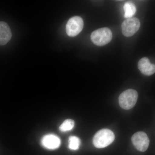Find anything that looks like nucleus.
I'll return each mask as SVG.
<instances>
[{
	"mask_svg": "<svg viewBox=\"0 0 155 155\" xmlns=\"http://www.w3.org/2000/svg\"><path fill=\"white\" fill-rule=\"evenodd\" d=\"M115 140V134L112 130L108 129H103L96 133L93 143L97 148H103L111 144Z\"/></svg>",
	"mask_w": 155,
	"mask_h": 155,
	"instance_id": "obj_1",
	"label": "nucleus"
},
{
	"mask_svg": "<svg viewBox=\"0 0 155 155\" xmlns=\"http://www.w3.org/2000/svg\"><path fill=\"white\" fill-rule=\"evenodd\" d=\"M138 98V93L134 89L127 90L119 96V105L124 110L132 109L135 106Z\"/></svg>",
	"mask_w": 155,
	"mask_h": 155,
	"instance_id": "obj_2",
	"label": "nucleus"
},
{
	"mask_svg": "<svg viewBox=\"0 0 155 155\" xmlns=\"http://www.w3.org/2000/svg\"><path fill=\"white\" fill-rule=\"evenodd\" d=\"M91 38L94 44L98 46H102L111 41L113 35L110 29L105 27L95 30L92 33Z\"/></svg>",
	"mask_w": 155,
	"mask_h": 155,
	"instance_id": "obj_3",
	"label": "nucleus"
},
{
	"mask_svg": "<svg viewBox=\"0 0 155 155\" xmlns=\"http://www.w3.org/2000/svg\"><path fill=\"white\" fill-rule=\"evenodd\" d=\"M84 22L82 18L75 16L68 20L66 26V31L69 37L77 36L81 32L83 28Z\"/></svg>",
	"mask_w": 155,
	"mask_h": 155,
	"instance_id": "obj_4",
	"label": "nucleus"
},
{
	"mask_svg": "<svg viewBox=\"0 0 155 155\" xmlns=\"http://www.w3.org/2000/svg\"><path fill=\"white\" fill-rule=\"evenodd\" d=\"M140 26L139 19L135 17L125 19L122 25V32L126 37H131L138 31Z\"/></svg>",
	"mask_w": 155,
	"mask_h": 155,
	"instance_id": "obj_5",
	"label": "nucleus"
},
{
	"mask_svg": "<svg viewBox=\"0 0 155 155\" xmlns=\"http://www.w3.org/2000/svg\"><path fill=\"white\" fill-rule=\"evenodd\" d=\"M131 141L136 148L139 151H146L150 144V140L147 135L143 131L134 134L131 137Z\"/></svg>",
	"mask_w": 155,
	"mask_h": 155,
	"instance_id": "obj_6",
	"label": "nucleus"
},
{
	"mask_svg": "<svg viewBox=\"0 0 155 155\" xmlns=\"http://www.w3.org/2000/svg\"><path fill=\"white\" fill-rule=\"evenodd\" d=\"M41 144L43 147L47 149L55 150L60 146L61 141L57 136L48 134L45 135L41 139Z\"/></svg>",
	"mask_w": 155,
	"mask_h": 155,
	"instance_id": "obj_7",
	"label": "nucleus"
},
{
	"mask_svg": "<svg viewBox=\"0 0 155 155\" xmlns=\"http://www.w3.org/2000/svg\"><path fill=\"white\" fill-rule=\"evenodd\" d=\"M138 67L143 75L150 76L155 73V65L151 64L148 58H143L140 59L138 62Z\"/></svg>",
	"mask_w": 155,
	"mask_h": 155,
	"instance_id": "obj_8",
	"label": "nucleus"
},
{
	"mask_svg": "<svg viewBox=\"0 0 155 155\" xmlns=\"http://www.w3.org/2000/svg\"><path fill=\"white\" fill-rule=\"evenodd\" d=\"M12 37L11 28L7 23L0 22V45L7 44Z\"/></svg>",
	"mask_w": 155,
	"mask_h": 155,
	"instance_id": "obj_9",
	"label": "nucleus"
},
{
	"mask_svg": "<svg viewBox=\"0 0 155 155\" xmlns=\"http://www.w3.org/2000/svg\"><path fill=\"white\" fill-rule=\"evenodd\" d=\"M123 8L125 11L124 17L127 19L132 18V17L135 14L136 11L135 5L131 2H127L125 3Z\"/></svg>",
	"mask_w": 155,
	"mask_h": 155,
	"instance_id": "obj_10",
	"label": "nucleus"
},
{
	"mask_svg": "<svg viewBox=\"0 0 155 155\" xmlns=\"http://www.w3.org/2000/svg\"><path fill=\"white\" fill-rule=\"evenodd\" d=\"M80 143V140L78 137L76 136H71L69 139L68 147L72 150H76L79 149Z\"/></svg>",
	"mask_w": 155,
	"mask_h": 155,
	"instance_id": "obj_11",
	"label": "nucleus"
},
{
	"mask_svg": "<svg viewBox=\"0 0 155 155\" xmlns=\"http://www.w3.org/2000/svg\"><path fill=\"white\" fill-rule=\"evenodd\" d=\"M75 125L74 120L71 119H68L64 121L62 125L59 127L60 130L62 132H67L73 129Z\"/></svg>",
	"mask_w": 155,
	"mask_h": 155,
	"instance_id": "obj_12",
	"label": "nucleus"
}]
</instances>
